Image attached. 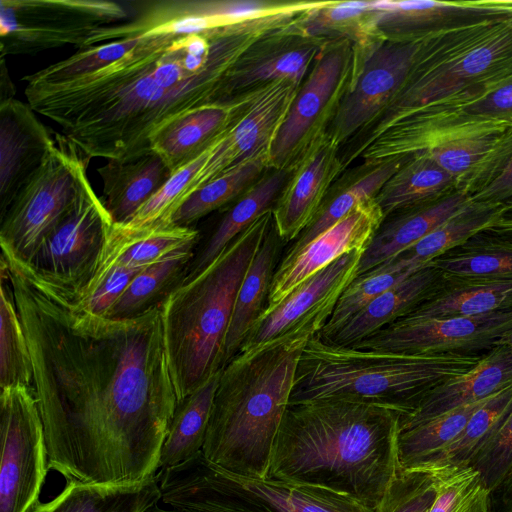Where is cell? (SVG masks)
Returning <instances> with one entry per match:
<instances>
[{"label": "cell", "mask_w": 512, "mask_h": 512, "mask_svg": "<svg viewBox=\"0 0 512 512\" xmlns=\"http://www.w3.org/2000/svg\"><path fill=\"white\" fill-rule=\"evenodd\" d=\"M301 83L293 79H280L240 96L241 101L233 119L193 179L183 201L227 171L267 156Z\"/></svg>", "instance_id": "cell-16"}, {"label": "cell", "mask_w": 512, "mask_h": 512, "mask_svg": "<svg viewBox=\"0 0 512 512\" xmlns=\"http://www.w3.org/2000/svg\"><path fill=\"white\" fill-rule=\"evenodd\" d=\"M472 201L502 204L512 199V157L501 173L482 191L470 198Z\"/></svg>", "instance_id": "cell-53"}, {"label": "cell", "mask_w": 512, "mask_h": 512, "mask_svg": "<svg viewBox=\"0 0 512 512\" xmlns=\"http://www.w3.org/2000/svg\"><path fill=\"white\" fill-rule=\"evenodd\" d=\"M409 156L366 164L339 177L312 222L293 241L285 255L293 254L332 227L360 204L372 200Z\"/></svg>", "instance_id": "cell-31"}, {"label": "cell", "mask_w": 512, "mask_h": 512, "mask_svg": "<svg viewBox=\"0 0 512 512\" xmlns=\"http://www.w3.org/2000/svg\"><path fill=\"white\" fill-rule=\"evenodd\" d=\"M384 218L376 201L369 200L295 253L285 255L274 273L265 310L274 308L301 283L342 255L364 251Z\"/></svg>", "instance_id": "cell-21"}, {"label": "cell", "mask_w": 512, "mask_h": 512, "mask_svg": "<svg viewBox=\"0 0 512 512\" xmlns=\"http://www.w3.org/2000/svg\"><path fill=\"white\" fill-rule=\"evenodd\" d=\"M272 222L270 209L162 304L165 350L178 404L223 369L238 290Z\"/></svg>", "instance_id": "cell-5"}, {"label": "cell", "mask_w": 512, "mask_h": 512, "mask_svg": "<svg viewBox=\"0 0 512 512\" xmlns=\"http://www.w3.org/2000/svg\"><path fill=\"white\" fill-rule=\"evenodd\" d=\"M496 346H506L512 349V329L498 340Z\"/></svg>", "instance_id": "cell-56"}, {"label": "cell", "mask_w": 512, "mask_h": 512, "mask_svg": "<svg viewBox=\"0 0 512 512\" xmlns=\"http://www.w3.org/2000/svg\"><path fill=\"white\" fill-rule=\"evenodd\" d=\"M512 75V16L439 30L418 39L409 74L380 117L342 154L347 167L383 130L431 104L481 98Z\"/></svg>", "instance_id": "cell-6"}, {"label": "cell", "mask_w": 512, "mask_h": 512, "mask_svg": "<svg viewBox=\"0 0 512 512\" xmlns=\"http://www.w3.org/2000/svg\"><path fill=\"white\" fill-rule=\"evenodd\" d=\"M445 285L442 274L430 263L392 286L355 314L332 337L322 340L352 346L389 324L406 317L436 295Z\"/></svg>", "instance_id": "cell-26"}, {"label": "cell", "mask_w": 512, "mask_h": 512, "mask_svg": "<svg viewBox=\"0 0 512 512\" xmlns=\"http://www.w3.org/2000/svg\"><path fill=\"white\" fill-rule=\"evenodd\" d=\"M440 466L399 469L375 512H427L436 494Z\"/></svg>", "instance_id": "cell-47"}, {"label": "cell", "mask_w": 512, "mask_h": 512, "mask_svg": "<svg viewBox=\"0 0 512 512\" xmlns=\"http://www.w3.org/2000/svg\"><path fill=\"white\" fill-rule=\"evenodd\" d=\"M447 99L394 122L358 154L373 164L425 153L470 198L487 187L512 157V120L482 118Z\"/></svg>", "instance_id": "cell-8"}, {"label": "cell", "mask_w": 512, "mask_h": 512, "mask_svg": "<svg viewBox=\"0 0 512 512\" xmlns=\"http://www.w3.org/2000/svg\"><path fill=\"white\" fill-rule=\"evenodd\" d=\"M268 169L267 156H262L227 171L190 194L173 213L170 223L191 226L203 216L241 197Z\"/></svg>", "instance_id": "cell-40"}, {"label": "cell", "mask_w": 512, "mask_h": 512, "mask_svg": "<svg viewBox=\"0 0 512 512\" xmlns=\"http://www.w3.org/2000/svg\"><path fill=\"white\" fill-rule=\"evenodd\" d=\"M131 18L107 0H1L0 55L35 54L68 44L85 46L98 29Z\"/></svg>", "instance_id": "cell-11"}, {"label": "cell", "mask_w": 512, "mask_h": 512, "mask_svg": "<svg viewBox=\"0 0 512 512\" xmlns=\"http://www.w3.org/2000/svg\"><path fill=\"white\" fill-rule=\"evenodd\" d=\"M471 201L455 191L436 202L384 218L363 251L356 277L382 265L413 246Z\"/></svg>", "instance_id": "cell-28"}, {"label": "cell", "mask_w": 512, "mask_h": 512, "mask_svg": "<svg viewBox=\"0 0 512 512\" xmlns=\"http://www.w3.org/2000/svg\"><path fill=\"white\" fill-rule=\"evenodd\" d=\"M143 269L115 267L82 297H75L77 303L87 311L105 316L111 306L121 296L133 278Z\"/></svg>", "instance_id": "cell-50"}, {"label": "cell", "mask_w": 512, "mask_h": 512, "mask_svg": "<svg viewBox=\"0 0 512 512\" xmlns=\"http://www.w3.org/2000/svg\"><path fill=\"white\" fill-rule=\"evenodd\" d=\"M511 409L512 384L495 393L477 409L454 441L417 466L426 464L469 465L475 454Z\"/></svg>", "instance_id": "cell-43"}, {"label": "cell", "mask_w": 512, "mask_h": 512, "mask_svg": "<svg viewBox=\"0 0 512 512\" xmlns=\"http://www.w3.org/2000/svg\"><path fill=\"white\" fill-rule=\"evenodd\" d=\"M512 309V280L444 285L404 318L430 319L475 316Z\"/></svg>", "instance_id": "cell-38"}, {"label": "cell", "mask_w": 512, "mask_h": 512, "mask_svg": "<svg viewBox=\"0 0 512 512\" xmlns=\"http://www.w3.org/2000/svg\"><path fill=\"white\" fill-rule=\"evenodd\" d=\"M439 466L435 498L427 512H490L492 492L476 469Z\"/></svg>", "instance_id": "cell-45"}, {"label": "cell", "mask_w": 512, "mask_h": 512, "mask_svg": "<svg viewBox=\"0 0 512 512\" xmlns=\"http://www.w3.org/2000/svg\"><path fill=\"white\" fill-rule=\"evenodd\" d=\"M512 512V511H511Z\"/></svg>", "instance_id": "cell-59"}, {"label": "cell", "mask_w": 512, "mask_h": 512, "mask_svg": "<svg viewBox=\"0 0 512 512\" xmlns=\"http://www.w3.org/2000/svg\"><path fill=\"white\" fill-rule=\"evenodd\" d=\"M33 368L49 469L67 483L131 485L158 474L178 406L162 305L111 319L2 254Z\"/></svg>", "instance_id": "cell-1"}, {"label": "cell", "mask_w": 512, "mask_h": 512, "mask_svg": "<svg viewBox=\"0 0 512 512\" xmlns=\"http://www.w3.org/2000/svg\"><path fill=\"white\" fill-rule=\"evenodd\" d=\"M220 372L178 404L162 446L160 470L181 464L202 451Z\"/></svg>", "instance_id": "cell-36"}, {"label": "cell", "mask_w": 512, "mask_h": 512, "mask_svg": "<svg viewBox=\"0 0 512 512\" xmlns=\"http://www.w3.org/2000/svg\"><path fill=\"white\" fill-rule=\"evenodd\" d=\"M0 512H26L39 501L49 470L43 422L32 387L0 394Z\"/></svg>", "instance_id": "cell-13"}, {"label": "cell", "mask_w": 512, "mask_h": 512, "mask_svg": "<svg viewBox=\"0 0 512 512\" xmlns=\"http://www.w3.org/2000/svg\"><path fill=\"white\" fill-rule=\"evenodd\" d=\"M490 397L462 405L415 427L399 431L397 446L400 468L416 467L454 441L471 416Z\"/></svg>", "instance_id": "cell-41"}, {"label": "cell", "mask_w": 512, "mask_h": 512, "mask_svg": "<svg viewBox=\"0 0 512 512\" xmlns=\"http://www.w3.org/2000/svg\"><path fill=\"white\" fill-rule=\"evenodd\" d=\"M469 466L476 469L491 492L512 474V409L475 454Z\"/></svg>", "instance_id": "cell-49"}, {"label": "cell", "mask_w": 512, "mask_h": 512, "mask_svg": "<svg viewBox=\"0 0 512 512\" xmlns=\"http://www.w3.org/2000/svg\"><path fill=\"white\" fill-rule=\"evenodd\" d=\"M194 247H183L140 271L104 317L131 318L162 305L186 277Z\"/></svg>", "instance_id": "cell-35"}, {"label": "cell", "mask_w": 512, "mask_h": 512, "mask_svg": "<svg viewBox=\"0 0 512 512\" xmlns=\"http://www.w3.org/2000/svg\"><path fill=\"white\" fill-rule=\"evenodd\" d=\"M291 174V168L268 169L226 212L200 252L194 256L183 281L206 269L242 232L273 208Z\"/></svg>", "instance_id": "cell-32"}, {"label": "cell", "mask_w": 512, "mask_h": 512, "mask_svg": "<svg viewBox=\"0 0 512 512\" xmlns=\"http://www.w3.org/2000/svg\"><path fill=\"white\" fill-rule=\"evenodd\" d=\"M459 108L476 117L512 120V75L481 98L460 104Z\"/></svg>", "instance_id": "cell-51"}, {"label": "cell", "mask_w": 512, "mask_h": 512, "mask_svg": "<svg viewBox=\"0 0 512 512\" xmlns=\"http://www.w3.org/2000/svg\"><path fill=\"white\" fill-rule=\"evenodd\" d=\"M500 206L501 204L471 200L456 214L395 258L414 267H423L483 231L492 222Z\"/></svg>", "instance_id": "cell-39"}, {"label": "cell", "mask_w": 512, "mask_h": 512, "mask_svg": "<svg viewBox=\"0 0 512 512\" xmlns=\"http://www.w3.org/2000/svg\"><path fill=\"white\" fill-rule=\"evenodd\" d=\"M89 159L63 134L44 163L22 188L1 218L2 253L27 262L40 241L72 209L89 181Z\"/></svg>", "instance_id": "cell-10"}, {"label": "cell", "mask_w": 512, "mask_h": 512, "mask_svg": "<svg viewBox=\"0 0 512 512\" xmlns=\"http://www.w3.org/2000/svg\"><path fill=\"white\" fill-rule=\"evenodd\" d=\"M512 384V349L495 346L468 372L426 392L402 414L399 431L410 429L462 405L488 398Z\"/></svg>", "instance_id": "cell-24"}, {"label": "cell", "mask_w": 512, "mask_h": 512, "mask_svg": "<svg viewBox=\"0 0 512 512\" xmlns=\"http://www.w3.org/2000/svg\"><path fill=\"white\" fill-rule=\"evenodd\" d=\"M220 137L199 156L174 172L166 184L128 222L122 224L143 229L170 223L171 216L182 203L190 184L207 162Z\"/></svg>", "instance_id": "cell-46"}, {"label": "cell", "mask_w": 512, "mask_h": 512, "mask_svg": "<svg viewBox=\"0 0 512 512\" xmlns=\"http://www.w3.org/2000/svg\"><path fill=\"white\" fill-rule=\"evenodd\" d=\"M282 243L273 220L238 290L226 337L224 366L238 354L251 328L266 308Z\"/></svg>", "instance_id": "cell-30"}, {"label": "cell", "mask_w": 512, "mask_h": 512, "mask_svg": "<svg viewBox=\"0 0 512 512\" xmlns=\"http://www.w3.org/2000/svg\"><path fill=\"white\" fill-rule=\"evenodd\" d=\"M147 512H192V511L179 510V509H175V508H171V507L163 508V507H160L159 505H156L153 508H151L150 510H148Z\"/></svg>", "instance_id": "cell-57"}, {"label": "cell", "mask_w": 512, "mask_h": 512, "mask_svg": "<svg viewBox=\"0 0 512 512\" xmlns=\"http://www.w3.org/2000/svg\"><path fill=\"white\" fill-rule=\"evenodd\" d=\"M345 169L340 146L327 131L299 156L272 208L274 224L283 242L294 241L312 222Z\"/></svg>", "instance_id": "cell-20"}, {"label": "cell", "mask_w": 512, "mask_h": 512, "mask_svg": "<svg viewBox=\"0 0 512 512\" xmlns=\"http://www.w3.org/2000/svg\"><path fill=\"white\" fill-rule=\"evenodd\" d=\"M506 488V496L512 499V474L503 485Z\"/></svg>", "instance_id": "cell-58"}, {"label": "cell", "mask_w": 512, "mask_h": 512, "mask_svg": "<svg viewBox=\"0 0 512 512\" xmlns=\"http://www.w3.org/2000/svg\"><path fill=\"white\" fill-rule=\"evenodd\" d=\"M113 223L88 181L69 213L23 263L47 281L78 295L94 276Z\"/></svg>", "instance_id": "cell-14"}, {"label": "cell", "mask_w": 512, "mask_h": 512, "mask_svg": "<svg viewBox=\"0 0 512 512\" xmlns=\"http://www.w3.org/2000/svg\"><path fill=\"white\" fill-rule=\"evenodd\" d=\"M511 16L484 0H382V11L373 12L372 24L378 37L413 41L446 28Z\"/></svg>", "instance_id": "cell-23"}, {"label": "cell", "mask_w": 512, "mask_h": 512, "mask_svg": "<svg viewBox=\"0 0 512 512\" xmlns=\"http://www.w3.org/2000/svg\"><path fill=\"white\" fill-rule=\"evenodd\" d=\"M0 68V103L15 98V88L9 76L5 57H1Z\"/></svg>", "instance_id": "cell-54"}, {"label": "cell", "mask_w": 512, "mask_h": 512, "mask_svg": "<svg viewBox=\"0 0 512 512\" xmlns=\"http://www.w3.org/2000/svg\"><path fill=\"white\" fill-rule=\"evenodd\" d=\"M198 240L199 232L192 226L168 223L133 229L113 223L94 276L81 293L73 294L84 296L115 267L145 269L183 247L196 245Z\"/></svg>", "instance_id": "cell-25"}, {"label": "cell", "mask_w": 512, "mask_h": 512, "mask_svg": "<svg viewBox=\"0 0 512 512\" xmlns=\"http://www.w3.org/2000/svg\"><path fill=\"white\" fill-rule=\"evenodd\" d=\"M0 388L32 387L33 368L13 291L1 279L0 290Z\"/></svg>", "instance_id": "cell-44"}, {"label": "cell", "mask_w": 512, "mask_h": 512, "mask_svg": "<svg viewBox=\"0 0 512 512\" xmlns=\"http://www.w3.org/2000/svg\"><path fill=\"white\" fill-rule=\"evenodd\" d=\"M358 46L346 39L327 42L301 83L267 155L269 169L291 168L324 133L349 88L358 64Z\"/></svg>", "instance_id": "cell-12"}, {"label": "cell", "mask_w": 512, "mask_h": 512, "mask_svg": "<svg viewBox=\"0 0 512 512\" xmlns=\"http://www.w3.org/2000/svg\"><path fill=\"white\" fill-rule=\"evenodd\" d=\"M13 98L0 103V218L44 163L55 133Z\"/></svg>", "instance_id": "cell-22"}, {"label": "cell", "mask_w": 512, "mask_h": 512, "mask_svg": "<svg viewBox=\"0 0 512 512\" xmlns=\"http://www.w3.org/2000/svg\"><path fill=\"white\" fill-rule=\"evenodd\" d=\"M294 21L257 40L240 56L224 82L225 103L280 79L303 82L330 40L303 34Z\"/></svg>", "instance_id": "cell-19"}, {"label": "cell", "mask_w": 512, "mask_h": 512, "mask_svg": "<svg viewBox=\"0 0 512 512\" xmlns=\"http://www.w3.org/2000/svg\"><path fill=\"white\" fill-rule=\"evenodd\" d=\"M458 191L451 176L425 153L410 155L374 200L384 217L436 202Z\"/></svg>", "instance_id": "cell-34"}, {"label": "cell", "mask_w": 512, "mask_h": 512, "mask_svg": "<svg viewBox=\"0 0 512 512\" xmlns=\"http://www.w3.org/2000/svg\"><path fill=\"white\" fill-rule=\"evenodd\" d=\"M478 235L494 246L512 250V199L501 204L492 222Z\"/></svg>", "instance_id": "cell-52"}, {"label": "cell", "mask_w": 512, "mask_h": 512, "mask_svg": "<svg viewBox=\"0 0 512 512\" xmlns=\"http://www.w3.org/2000/svg\"><path fill=\"white\" fill-rule=\"evenodd\" d=\"M139 36L80 49L70 57L25 76L26 83H57L98 71L133 49Z\"/></svg>", "instance_id": "cell-48"}, {"label": "cell", "mask_w": 512, "mask_h": 512, "mask_svg": "<svg viewBox=\"0 0 512 512\" xmlns=\"http://www.w3.org/2000/svg\"><path fill=\"white\" fill-rule=\"evenodd\" d=\"M480 359L462 353L401 354L336 346L316 334L300 356L289 405L336 398L405 414L426 392L468 372Z\"/></svg>", "instance_id": "cell-7"}, {"label": "cell", "mask_w": 512, "mask_h": 512, "mask_svg": "<svg viewBox=\"0 0 512 512\" xmlns=\"http://www.w3.org/2000/svg\"><path fill=\"white\" fill-rule=\"evenodd\" d=\"M402 414L336 398L291 404L266 478L322 488L376 510L400 469Z\"/></svg>", "instance_id": "cell-3"}, {"label": "cell", "mask_w": 512, "mask_h": 512, "mask_svg": "<svg viewBox=\"0 0 512 512\" xmlns=\"http://www.w3.org/2000/svg\"><path fill=\"white\" fill-rule=\"evenodd\" d=\"M357 46L355 74L326 130L339 146L366 131L391 103L409 74L418 39L377 37Z\"/></svg>", "instance_id": "cell-15"}, {"label": "cell", "mask_w": 512, "mask_h": 512, "mask_svg": "<svg viewBox=\"0 0 512 512\" xmlns=\"http://www.w3.org/2000/svg\"><path fill=\"white\" fill-rule=\"evenodd\" d=\"M240 97L191 110L159 129L150 148L159 154L172 173L188 164L214 143L233 119Z\"/></svg>", "instance_id": "cell-29"}, {"label": "cell", "mask_w": 512, "mask_h": 512, "mask_svg": "<svg viewBox=\"0 0 512 512\" xmlns=\"http://www.w3.org/2000/svg\"><path fill=\"white\" fill-rule=\"evenodd\" d=\"M485 2L512 16V0H485Z\"/></svg>", "instance_id": "cell-55"}, {"label": "cell", "mask_w": 512, "mask_h": 512, "mask_svg": "<svg viewBox=\"0 0 512 512\" xmlns=\"http://www.w3.org/2000/svg\"><path fill=\"white\" fill-rule=\"evenodd\" d=\"M294 18L283 12L203 31H149L108 66L62 82L27 83L25 96L88 159L135 157L179 116L225 103L224 82L240 56Z\"/></svg>", "instance_id": "cell-2"}, {"label": "cell", "mask_w": 512, "mask_h": 512, "mask_svg": "<svg viewBox=\"0 0 512 512\" xmlns=\"http://www.w3.org/2000/svg\"><path fill=\"white\" fill-rule=\"evenodd\" d=\"M511 329L512 309L475 316L402 318L349 347L401 354L475 355L490 351Z\"/></svg>", "instance_id": "cell-17"}, {"label": "cell", "mask_w": 512, "mask_h": 512, "mask_svg": "<svg viewBox=\"0 0 512 512\" xmlns=\"http://www.w3.org/2000/svg\"><path fill=\"white\" fill-rule=\"evenodd\" d=\"M446 285L512 280V250L494 246L478 234L429 262Z\"/></svg>", "instance_id": "cell-37"}, {"label": "cell", "mask_w": 512, "mask_h": 512, "mask_svg": "<svg viewBox=\"0 0 512 512\" xmlns=\"http://www.w3.org/2000/svg\"><path fill=\"white\" fill-rule=\"evenodd\" d=\"M160 502L156 475L131 485L67 483L55 498L26 512H147Z\"/></svg>", "instance_id": "cell-33"}, {"label": "cell", "mask_w": 512, "mask_h": 512, "mask_svg": "<svg viewBox=\"0 0 512 512\" xmlns=\"http://www.w3.org/2000/svg\"><path fill=\"white\" fill-rule=\"evenodd\" d=\"M420 268L422 267H414L401 259L394 258L357 276L343 291L330 318L317 336L321 340L329 339L380 294Z\"/></svg>", "instance_id": "cell-42"}, {"label": "cell", "mask_w": 512, "mask_h": 512, "mask_svg": "<svg viewBox=\"0 0 512 512\" xmlns=\"http://www.w3.org/2000/svg\"><path fill=\"white\" fill-rule=\"evenodd\" d=\"M323 326L308 323L239 352L223 367L202 448L209 462L240 476L267 477L300 356Z\"/></svg>", "instance_id": "cell-4"}, {"label": "cell", "mask_w": 512, "mask_h": 512, "mask_svg": "<svg viewBox=\"0 0 512 512\" xmlns=\"http://www.w3.org/2000/svg\"><path fill=\"white\" fill-rule=\"evenodd\" d=\"M97 172L100 199L114 223L128 222L170 179L172 171L152 149L126 159H111Z\"/></svg>", "instance_id": "cell-27"}, {"label": "cell", "mask_w": 512, "mask_h": 512, "mask_svg": "<svg viewBox=\"0 0 512 512\" xmlns=\"http://www.w3.org/2000/svg\"><path fill=\"white\" fill-rule=\"evenodd\" d=\"M161 502L192 512H375L314 486L240 476L209 462L202 451L157 474Z\"/></svg>", "instance_id": "cell-9"}, {"label": "cell", "mask_w": 512, "mask_h": 512, "mask_svg": "<svg viewBox=\"0 0 512 512\" xmlns=\"http://www.w3.org/2000/svg\"><path fill=\"white\" fill-rule=\"evenodd\" d=\"M362 253L354 250L342 255L301 283L274 308L265 310L239 352L257 348L311 322L325 325L341 294L356 278Z\"/></svg>", "instance_id": "cell-18"}]
</instances>
